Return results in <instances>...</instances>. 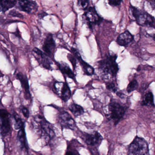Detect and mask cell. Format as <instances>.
I'll use <instances>...</instances> for the list:
<instances>
[{
  "label": "cell",
  "mask_w": 155,
  "mask_h": 155,
  "mask_svg": "<svg viewBox=\"0 0 155 155\" xmlns=\"http://www.w3.org/2000/svg\"><path fill=\"white\" fill-rule=\"evenodd\" d=\"M18 1L14 0H3L0 1V5L2 8L3 12H5L9 9L16 5Z\"/></svg>",
  "instance_id": "ffe728a7"
},
{
  "label": "cell",
  "mask_w": 155,
  "mask_h": 155,
  "mask_svg": "<svg viewBox=\"0 0 155 155\" xmlns=\"http://www.w3.org/2000/svg\"><path fill=\"white\" fill-rule=\"evenodd\" d=\"M68 58L69 61L71 62L73 65V67L74 69H75L76 66V61L75 57L73 55L69 54L68 55Z\"/></svg>",
  "instance_id": "83f0119b"
},
{
  "label": "cell",
  "mask_w": 155,
  "mask_h": 155,
  "mask_svg": "<svg viewBox=\"0 0 155 155\" xmlns=\"http://www.w3.org/2000/svg\"><path fill=\"white\" fill-rule=\"evenodd\" d=\"M82 16L83 20L86 24L92 28L95 25H99L102 22L103 18L97 14L95 8L94 6L88 7Z\"/></svg>",
  "instance_id": "52a82bcc"
},
{
  "label": "cell",
  "mask_w": 155,
  "mask_h": 155,
  "mask_svg": "<svg viewBox=\"0 0 155 155\" xmlns=\"http://www.w3.org/2000/svg\"><path fill=\"white\" fill-rule=\"evenodd\" d=\"M32 52L35 59L44 68L47 70L51 69V66L52 62L49 56L37 47H35L33 49Z\"/></svg>",
  "instance_id": "30bf717a"
},
{
  "label": "cell",
  "mask_w": 155,
  "mask_h": 155,
  "mask_svg": "<svg viewBox=\"0 0 155 155\" xmlns=\"http://www.w3.org/2000/svg\"><path fill=\"white\" fill-rule=\"evenodd\" d=\"M142 106L155 107L154 99L153 93L151 92L146 93L141 103Z\"/></svg>",
  "instance_id": "d6986e66"
},
{
  "label": "cell",
  "mask_w": 155,
  "mask_h": 155,
  "mask_svg": "<svg viewBox=\"0 0 155 155\" xmlns=\"http://www.w3.org/2000/svg\"><path fill=\"white\" fill-rule=\"evenodd\" d=\"M65 155H78V153L76 151H72V150H67Z\"/></svg>",
  "instance_id": "4dcf8cb0"
},
{
  "label": "cell",
  "mask_w": 155,
  "mask_h": 155,
  "mask_svg": "<svg viewBox=\"0 0 155 155\" xmlns=\"http://www.w3.org/2000/svg\"><path fill=\"white\" fill-rule=\"evenodd\" d=\"M12 115L7 110L0 108V135L3 138L12 133Z\"/></svg>",
  "instance_id": "8992f818"
},
{
  "label": "cell",
  "mask_w": 155,
  "mask_h": 155,
  "mask_svg": "<svg viewBox=\"0 0 155 155\" xmlns=\"http://www.w3.org/2000/svg\"><path fill=\"white\" fill-rule=\"evenodd\" d=\"M129 11L138 25L155 29V19L153 16L132 5L129 6Z\"/></svg>",
  "instance_id": "277c9868"
},
{
  "label": "cell",
  "mask_w": 155,
  "mask_h": 155,
  "mask_svg": "<svg viewBox=\"0 0 155 155\" xmlns=\"http://www.w3.org/2000/svg\"><path fill=\"white\" fill-rule=\"evenodd\" d=\"M106 88L107 90L113 93H116L117 91V87L115 84L113 82H109L106 84Z\"/></svg>",
  "instance_id": "d4e9b609"
},
{
  "label": "cell",
  "mask_w": 155,
  "mask_h": 155,
  "mask_svg": "<svg viewBox=\"0 0 155 155\" xmlns=\"http://www.w3.org/2000/svg\"><path fill=\"white\" fill-rule=\"evenodd\" d=\"M89 1H78V5L82 10H86L89 6Z\"/></svg>",
  "instance_id": "cb8c5ba5"
},
{
  "label": "cell",
  "mask_w": 155,
  "mask_h": 155,
  "mask_svg": "<svg viewBox=\"0 0 155 155\" xmlns=\"http://www.w3.org/2000/svg\"><path fill=\"white\" fill-rule=\"evenodd\" d=\"M151 36H152V37H153V40L155 41V34H153L151 35Z\"/></svg>",
  "instance_id": "836d02e7"
},
{
  "label": "cell",
  "mask_w": 155,
  "mask_h": 155,
  "mask_svg": "<svg viewBox=\"0 0 155 155\" xmlns=\"http://www.w3.org/2000/svg\"><path fill=\"white\" fill-rule=\"evenodd\" d=\"M47 15V14L45 12H42L41 13L39 14V16L40 18H43L44 16H46V15Z\"/></svg>",
  "instance_id": "1f68e13d"
},
{
  "label": "cell",
  "mask_w": 155,
  "mask_h": 155,
  "mask_svg": "<svg viewBox=\"0 0 155 155\" xmlns=\"http://www.w3.org/2000/svg\"><path fill=\"white\" fill-rule=\"evenodd\" d=\"M59 86L61 88H59L56 84L54 83V90L56 91L57 94L60 96L61 99L64 102H67L71 96V92L67 83H60L59 82Z\"/></svg>",
  "instance_id": "7c38bea8"
},
{
  "label": "cell",
  "mask_w": 155,
  "mask_h": 155,
  "mask_svg": "<svg viewBox=\"0 0 155 155\" xmlns=\"http://www.w3.org/2000/svg\"><path fill=\"white\" fill-rule=\"evenodd\" d=\"M59 123L63 128L74 130L76 123L71 116L65 111L60 112L58 115Z\"/></svg>",
  "instance_id": "9c48e42d"
},
{
  "label": "cell",
  "mask_w": 155,
  "mask_h": 155,
  "mask_svg": "<svg viewBox=\"0 0 155 155\" xmlns=\"http://www.w3.org/2000/svg\"><path fill=\"white\" fill-rule=\"evenodd\" d=\"M57 66L64 76H66L73 80H75V76L70 66L64 62L57 63Z\"/></svg>",
  "instance_id": "ac0fdd59"
},
{
  "label": "cell",
  "mask_w": 155,
  "mask_h": 155,
  "mask_svg": "<svg viewBox=\"0 0 155 155\" xmlns=\"http://www.w3.org/2000/svg\"><path fill=\"white\" fill-rule=\"evenodd\" d=\"M69 110L75 117L82 115L84 113V108L77 104L72 103L69 106Z\"/></svg>",
  "instance_id": "44dd1931"
},
{
  "label": "cell",
  "mask_w": 155,
  "mask_h": 155,
  "mask_svg": "<svg viewBox=\"0 0 155 155\" xmlns=\"http://www.w3.org/2000/svg\"><path fill=\"white\" fill-rule=\"evenodd\" d=\"M138 86V84L136 79H133L129 83L127 88V91L128 93L136 90Z\"/></svg>",
  "instance_id": "603a6c76"
},
{
  "label": "cell",
  "mask_w": 155,
  "mask_h": 155,
  "mask_svg": "<svg viewBox=\"0 0 155 155\" xmlns=\"http://www.w3.org/2000/svg\"><path fill=\"white\" fill-rule=\"evenodd\" d=\"M25 126L21 127L17 133V139L20 143L21 149L26 153H28L29 146L26 137V133L25 130Z\"/></svg>",
  "instance_id": "2e32d148"
},
{
  "label": "cell",
  "mask_w": 155,
  "mask_h": 155,
  "mask_svg": "<svg viewBox=\"0 0 155 155\" xmlns=\"http://www.w3.org/2000/svg\"><path fill=\"white\" fill-rule=\"evenodd\" d=\"M17 8L22 12L28 14H32L36 12L38 9V5L35 1L21 0L18 2Z\"/></svg>",
  "instance_id": "4fadbf2b"
},
{
  "label": "cell",
  "mask_w": 155,
  "mask_h": 155,
  "mask_svg": "<svg viewBox=\"0 0 155 155\" xmlns=\"http://www.w3.org/2000/svg\"><path fill=\"white\" fill-rule=\"evenodd\" d=\"M122 1H108V3L111 6H116L120 5L122 2Z\"/></svg>",
  "instance_id": "f1b7e54d"
},
{
  "label": "cell",
  "mask_w": 155,
  "mask_h": 155,
  "mask_svg": "<svg viewBox=\"0 0 155 155\" xmlns=\"http://www.w3.org/2000/svg\"><path fill=\"white\" fill-rule=\"evenodd\" d=\"M2 12V7H1V5H0V12Z\"/></svg>",
  "instance_id": "e575fe53"
},
{
  "label": "cell",
  "mask_w": 155,
  "mask_h": 155,
  "mask_svg": "<svg viewBox=\"0 0 155 155\" xmlns=\"http://www.w3.org/2000/svg\"><path fill=\"white\" fill-rule=\"evenodd\" d=\"M12 116L14 119V128L15 130H19L21 127L25 125V122L20 117V116L16 112L14 111Z\"/></svg>",
  "instance_id": "7402d4cb"
},
{
  "label": "cell",
  "mask_w": 155,
  "mask_h": 155,
  "mask_svg": "<svg viewBox=\"0 0 155 155\" xmlns=\"http://www.w3.org/2000/svg\"><path fill=\"white\" fill-rule=\"evenodd\" d=\"M4 76V75L3 74L2 72L0 71V78L3 77Z\"/></svg>",
  "instance_id": "d6a6232c"
},
{
  "label": "cell",
  "mask_w": 155,
  "mask_h": 155,
  "mask_svg": "<svg viewBox=\"0 0 155 155\" xmlns=\"http://www.w3.org/2000/svg\"><path fill=\"white\" fill-rule=\"evenodd\" d=\"M134 36L128 31L121 34L117 39V42L120 46H127L134 40Z\"/></svg>",
  "instance_id": "e0dca14e"
},
{
  "label": "cell",
  "mask_w": 155,
  "mask_h": 155,
  "mask_svg": "<svg viewBox=\"0 0 155 155\" xmlns=\"http://www.w3.org/2000/svg\"><path fill=\"white\" fill-rule=\"evenodd\" d=\"M71 52L72 53L74 56L77 59L78 61L79 62L85 74L86 75L89 76L93 75L94 74L95 72L94 67H92L90 65L82 59L80 54L75 48H72Z\"/></svg>",
  "instance_id": "5bb4252c"
},
{
  "label": "cell",
  "mask_w": 155,
  "mask_h": 155,
  "mask_svg": "<svg viewBox=\"0 0 155 155\" xmlns=\"http://www.w3.org/2000/svg\"><path fill=\"white\" fill-rule=\"evenodd\" d=\"M117 58L116 54H108L98 62V70L103 78L108 79L116 76L119 70Z\"/></svg>",
  "instance_id": "7a4b0ae2"
},
{
  "label": "cell",
  "mask_w": 155,
  "mask_h": 155,
  "mask_svg": "<svg viewBox=\"0 0 155 155\" xmlns=\"http://www.w3.org/2000/svg\"><path fill=\"white\" fill-rule=\"evenodd\" d=\"M16 78L20 81L21 86L24 90L25 98L26 100H30L31 98V95L30 93L29 80L27 76L23 73L20 72L16 74Z\"/></svg>",
  "instance_id": "9a60e30c"
},
{
  "label": "cell",
  "mask_w": 155,
  "mask_h": 155,
  "mask_svg": "<svg viewBox=\"0 0 155 155\" xmlns=\"http://www.w3.org/2000/svg\"><path fill=\"white\" fill-rule=\"evenodd\" d=\"M128 109L126 106L122 104L117 100L113 99L108 104L107 117L117 125L124 118Z\"/></svg>",
  "instance_id": "3957f363"
},
{
  "label": "cell",
  "mask_w": 155,
  "mask_h": 155,
  "mask_svg": "<svg viewBox=\"0 0 155 155\" xmlns=\"http://www.w3.org/2000/svg\"><path fill=\"white\" fill-rule=\"evenodd\" d=\"M12 34H13L16 37H18L19 38H22L21 36V33H20V31H19V29H18V27H17L16 29V31H15V32H14L11 33Z\"/></svg>",
  "instance_id": "f546056e"
},
{
  "label": "cell",
  "mask_w": 155,
  "mask_h": 155,
  "mask_svg": "<svg viewBox=\"0 0 155 155\" xmlns=\"http://www.w3.org/2000/svg\"><path fill=\"white\" fill-rule=\"evenodd\" d=\"M8 15H9L12 16L14 17H17V18H23V15L21 13L19 12L18 11L16 10H11L9 12Z\"/></svg>",
  "instance_id": "4316f807"
},
{
  "label": "cell",
  "mask_w": 155,
  "mask_h": 155,
  "mask_svg": "<svg viewBox=\"0 0 155 155\" xmlns=\"http://www.w3.org/2000/svg\"><path fill=\"white\" fill-rule=\"evenodd\" d=\"M127 155H150L147 141L143 137L136 136L129 145Z\"/></svg>",
  "instance_id": "5b68a950"
},
{
  "label": "cell",
  "mask_w": 155,
  "mask_h": 155,
  "mask_svg": "<svg viewBox=\"0 0 155 155\" xmlns=\"http://www.w3.org/2000/svg\"><path fill=\"white\" fill-rule=\"evenodd\" d=\"M32 124L35 132L46 143H49L55 137L52 125L43 116L40 114L35 116Z\"/></svg>",
  "instance_id": "6da1fadb"
},
{
  "label": "cell",
  "mask_w": 155,
  "mask_h": 155,
  "mask_svg": "<svg viewBox=\"0 0 155 155\" xmlns=\"http://www.w3.org/2000/svg\"><path fill=\"white\" fill-rule=\"evenodd\" d=\"M55 48L56 45L52 35L51 33L48 34L45 39L42 45V50L44 52L47 56L52 58L54 54Z\"/></svg>",
  "instance_id": "8fae6325"
},
{
  "label": "cell",
  "mask_w": 155,
  "mask_h": 155,
  "mask_svg": "<svg viewBox=\"0 0 155 155\" xmlns=\"http://www.w3.org/2000/svg\"><path fill=\"white\" fill-rule=\"evenodd\" d=\"M20 110L25 118L26 119L29 118L30 116V112L27 107H25L24 106L21 105L20 106Z\"/></svg>",
  "instance_id": "484cf974"
},
{
  "label": "cell",
  "mask_w": 155,
  "mask_h": 155,
  "mask_svg": "<svg viewBox=\"0 0 155 155\" xmlns=\"http://www.w3.org/2000/svg\"><path fill=\"white\" fill-rule=\"evenodd\" d=\"M81 137L87 145L91 147H97L101 144L103 140L102 136L97 131L91 133H83Z\"/></svg>",
  "instance_id": "ba28073f"
}]
</instances>
